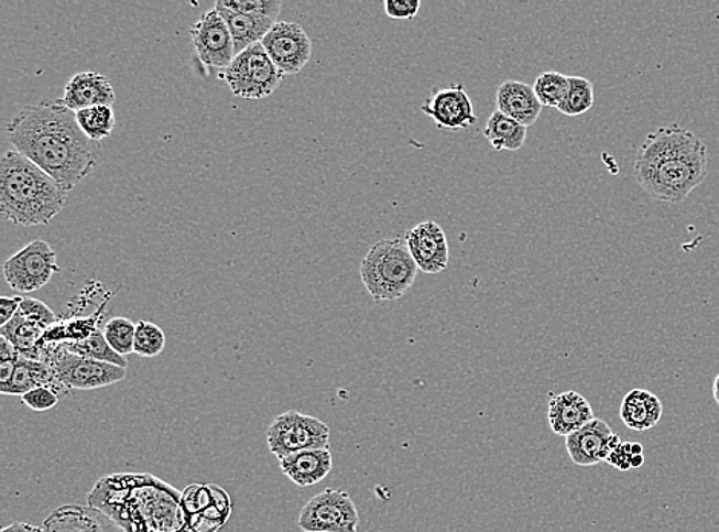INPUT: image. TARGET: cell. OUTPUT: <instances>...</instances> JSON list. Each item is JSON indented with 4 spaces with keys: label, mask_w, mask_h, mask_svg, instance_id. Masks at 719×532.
Segmentation results:
<instances>
[{
    "label": "cell",
    "mask_w": 719,
    "mask_h": 532,
    "mask_svg": "<svg viewBox=\"0 0 719 532\" xmlns=\"http://www.w3.org/2000/svg\"><path fill=\"white\" fill-rule=\"evenodd\" d=\"M417 272L420 268L401 238L374 242L359 268L363 285L377 303L402 298L413 287Z\"/></svg>",
    "instance_id": "5"
},
{
    "label": "cell",
    "mask_w": 719,
    "mask_h": 532,
    "mask_svg": "<svg viewBox=\"0 0 719 532\" xmlns=\"http://www.w3.org/2000/svg\"><path fill=\"white\" fill-rule=\"evenodd\" d=\"M713 398H715V402H717V404L719 405V374L713 382Z\"/></svg>",
    "instance_id": "45"
},
{
    "label": "cell",
    "mask_w": 719,
    "mask_h": 532,
    "mask_svg": "<svg viewBox=\"0 0 719 532\" xmlns=\"http://www.w3.org/2000/svg\"><path fill=\"white\" fill-rule=\"evenodd\" d=\"M19 312H21L22 315H25L26 318L36 321V323L46 328L57 326V324L61 323L56 313L51 311L48 305L39 300L23 298Z\"/></svg>",
    "instance_id": "34"
},
{
    "label": "cell",
    "mask_w": 719,
    "mask_h": 532,
    "mask_svg": "<svg viewBox=\"0 0 719 532\" xmlns=\"http://www.w3.org/2000/svg\"><path fill=\"white\" fill-rule=\"evenodd\" d=\"M261 45L283 76H295L311 62V37L295 22H276Z\"/></svg>",
    "instance_id": "12"
},
{
    "label": "cell",
    "mask_w": 719,
    "mask_h": 532,
    "mask_svg": "<svg viewBox=\"0 0 719 532\" xmlns=\"http://www.w3.org/2000/svg\"><path fill=\"white\" fill-rule=\"evenodd\" d=\"M209 504H213V496H210L209 485H189V487L182 492V508L183 512H185V520L193 518V515L200 514V512L206 510Z\"/></svg>",
    "instance_id": "33"
},
{
    "label": "cell",
    "mask_w": 719,
    "mask_h": 532,
    "mask_svg": "<svg viewBox=\"0 0 719 532\" xmlns=\"http://www.w3.org/2000/svg\"><path fill=\"white\" fill-rule=\"evenodd\" d=\"M593 101L596 94L591 82L585 77L569 76L568 93L557 109L563 116H584L593 107Z\"/></svg>",
    "instance_id": "28"
},
{
    "label": "cell",
    "mask_w": 719,
    "mask_h": 532,
    "mask_svg": "<svg viewBox=\"0 0 719 532\" xmlns=\"http://www.w3.org/2000/svg\"><path fill=\"white\" fill-rule=\"evenodd\" d=\"M593 410L588 399L577 391H565L560 394H551L548 422L551 430L558 436L568 437L577 430L593 421Z\"/></svg>",
    "instance_id": "18"
},
{
    "label": "cell",
    "mask_w": 719,
    "mask_h": 532,
    "mask_svg": "<svg viewBox=\"0 0 719 532\" xmlns=\"http://www.w3.org/2000/svg\"><path fill=\"white\" fill-rule=\"evenodd\" d=\"M45 532H124L115 520L91 504H65L43 522Z\"/></svg>",
    "instance_id": "16"
},
{
    "label": "cell",
    "mask_w": 719,
    "mask_h": 532,
    "mask_svg": "<svg viewBox=\"0 0 719 532\" xmlns=\"http://www.w3.org/2000/svg\"><path fill=\"white\" fill-rule=\"evenodd\" d=\"M137 324L128 318L109 319L104 328L105 338L112 350L127 358L128 355L134 354V338Z\"/></svg>",
    "instance_id": "31"
},
{
    "label": "cell",
    "mask_w": 719,
    "mask_h": 532,
    "mask_svg": "<svg viewBox=\"0 0 719 532\" xmlns=\"http://www.w3.org/2000/svg\"><path fill=\"white\" fill-rule=\"evenodd\" d=\"M39 387H53L57 393H68V390L56 381L48 363L19 356L13 377L0 386V393L8 397H23Z\"/></svg>",
    "instance_id": "21"
},
{
    "label": "cell",
    "mask_w": 719,
    "mask_h": 532,
    "mask_svg": "<svg viewBox=\"0 0 719 532\" xmlns=\"http://www.w3.org/2000/svg\"><path fill=\"white\" fill-rule=\"evenodd\" d=\"M298 525L304 532H358V508L349 492L327 488L304 504Z\"/></svg>",
    "instance_id": "9"
},
{
    "label": "cell",
    "mask_w": 719,
    "mask_h": 532,
    "mask_svg": "<svg viewBox=\"0 0 719 532\" xmlns=\"http://www.w3.org/2000/svg\"><path fill=\"white\" fill-rule=\"evenodd\" d=\"M405 242L421 272L435 275L448 268L447 235L436 221H422L406 230Z\"/></svg>",
    "instance_id": "14"
},
{
    "label": "cell",
    "mask_w": 719,
    "mask_h": 532,
    "mask_svg": "<svg viewBox=\"0 0 719 532\" xmlns=\"http://www.w3.org/2000/svg\"><path fill=\"white\" fill-rule=\"evenodd\" d=\"M233 96L246 100H261L279 89L283 74L269 57L261 43L237 54L228 69L220 73Z\"/></svg>",
    "instance_id": "7"
},
{
    "label": "cell",
    "mask_w": 719,
    "mask_h": 532,
    "mask_svg": "<svg viewBox=\"0 0 719 532\" xmlns=\"http://www.w3.org/2000/svg\"><path fill=\"white\" fill-rule=\"evenodd\" d=\"M221 18L228 23L230 34H232L233 45H236V56L242 51L263 42L269 31L275 26L276 19L260 18V15H249L232 13V11L222 10L214 7Z\"/></svg>",
    "instance_id": "24"
},
{
    "label": "cell",
    "mask_w": 719,
    "mask_h": 532,
    "mask_svg": "<svg viewBox=\"0 0 719 532\" xmlns=\"http://www.w3.org/2000/svg\"><path fill=\"white\" fill-rule=\"evenodd\" d=\"M280 467L293 484L298 487H312L323 482L330 475L334 456L330 449H306L283 457L280 459Z\"/></svg>",
    "instance_id": "20"
},
{
    "label": "cell",
    "mask_w": 719,
    "mask_h": 532,
    "mask_svg": "<svg viewBox=\"0 0 719 532\" xmlns=\"http://www.w3.org/2000/svg\"><path fill=\"white\" fill-rule=\"evenodd\" d=\"M632 455H643V445L639 444V442H632Z\"/></svg>",
    "instance_id": "44"
},
{
    "label": "cell",
    "mask_w": 719,
    "mask_h": 532,
    "mask_svg": "<svg viewBox=\"0 0 719 532\" xmlns=\"http://www.w3.org/2000/svg\"><path fill=\"white\" fill-rule=\"evenodd\" d=\"M22 301L23 298H21V296H14V298L2 296V298H0V327L7 326V324L18 315Z\"/></svg>",
    "instance_id": "38"
},
{
    "label": "cell",
    "mask_w": 719,
    "mask_h": 532,
    "mask_svg": "<svg viewBox=\"0 0 719 532\" xmlns=\"http://www.w3.org/2000/svg\"><path fill=\"white\" fill-rule=\"evenodd\" d=\"M215 7L232 13L260 15V18H279L283 3L281 0H218Z\"/></svg>",
    "instance_id": "32"
},
{
    "label": "cell",
    "mask_w": 719,
    "mask_h": 532,
    "mask_svg": "<svg viewBox=\"0 0 719 532\" xmlns=\"http://www.w3.org/2000/svg\"><path fill=\"white\" fill-rule=\"evenodd\" d=\"M209 485L210 496H213L215 507L230 519V515H232V500H230L228 492H226L225 488L218 487V485Z\"/></svg>",
    "instance_id": "39"
},
{
    "label": "cell",
    "mask_w": 719,
    "mask_h": 532,
    "mask_svg": "<svg viewBox=\"0 0 719 532\" xmlns=\"http://www.w3.org/2000/svg\"><path fill=\"white\" fill-rule=\"evenodd\" d=\"M663 404L656 394L643 389L629 391L620 406V417L629 430L647 432L662 421Z\"/></svg>",
    "instance_id": "22"
},
{
    "label": "cell",
    "mask_w": 719,
    "mask_h": 532,
    "mask_svg": "<svg viewBox=\"0 0 719 532\" xmlns=\"http://www.w3.org/2000/svg\"><path fill=\"white\" fill-rule=\"evenodd\" d=\"M58 270L57 253L48 242L36 240L8 258L3 264V276L13 291L33 293L48 284Z\"/></svg>",
    "instance_id": "10"
},
{
    "label": "cell",
    "mask_w": 719,
    "mask_h": 532,
    "mask_svg": "<svg viewBox=\"0 0 719 532\" xmlns=\"http://www.w3.org/2000/svg\"><path fill=\"white\" fill-rule=\"evenodd\" d=\"M166 346V336L157 324L150 321H139L137 323L134 338V354L140 358H155L164 350Z\"/></svg>",
    "instance_id": "30"
},
{
    "label": "cell",
    "mask_w": 719,
    "mask_h": 532,
    "mask_svg": "<svg viewBox=\"0 0 719 532\" xmlns=\"http://www.w3.org/2000/svg\"><path fill=\"white\" fill-rule=\"evenodd\" d=\"M42 361L48 363L54 378L66 390H97L127 379V369L69 354L62 346L43 347Z\"/></svg>",
    "instance_id": "6"
},
{
    "label": "cell",
    "mask_w": 719,
    "mask_h": 532,
    "mask_svg": "<svg viewBox=\"0 0 719 532\" xmlns=\"http://www.w3.org/2000/svg\"><path fill=\"white\" fill-rule=\"evenodd\" d=\"M18 350H15L13 344L8 341V339L0 336V362L2 361H14L19 358Z\"/></svg>",
    "instance_id": "40"
},
{
    "label": "cell",
    "mask_w": 719,
    "mask_h": 532,
    "mask_svg": "<svg viewBox=\"0 0 719 532\" xmlns=\"http://www.w3.org/2000/svg\"><path fill=\"white\" fill-rule=\"evenodd\" d=\"M177 532H193V531H190L189 528H185V530L177 531Z\"/></svg>",
    "instance_id": "46"
},
{
    "label": "cell",
    "mask_w": 719,
    "mask_h": 532,
    "mask_svg": "<svg viewBox=\"0 0 719 532\" xmlns=\"http://www.w3.org/2000/svg\"><path fill=\"white\" fill-rule=\"evenodd\" d=\"M61 401V394L53 387H39L23 394L22 402L33 412H48Z\"/></svg>",
    "instance_id": "35"
},
{
    "label": "cell",
    "mask_w": 719,
    "mask_h": 532,
    "mask_svg": "<svg viewBox=\"0 0 719 532\" xmlns=\"http://www.w3.org/2000/svg\"><path fill=\"white\" fill-rule=\"evenodd\" d=\"M534 93L542 107L558 108L569 88V76L557 72L542 73L535 78Z\"/></svg>",
    "instance_id": "29"
},
{
    "label": "cell",
    "mask_w": 719,
    "mask_h": 532,
    "mask_svg": "<svg viewBox=\"0 0 719 532\" xmlns=\"http://www.w3.org/2000/svg\"><path fill=\"white\" fill-rule=\"evenodd\" d=\"M384 10L390 19L412 21L420 14L421 2L420 0H385Z\"/></svg>",
    "instance_id": "36"
},
{
    "label": "cell",
    "mask_w": 719,
    "mask_h": 532,
    "mask_svg": "<svg viewBox=\"0 0 719 532\" xmlns=\"http://www.w3.org/2000/svg\"><path fill=\"white\" fill-rule=\"evenodd\" d=\"M190 37L198 61L207 68L222 73L236 58V45L228 23L215 8L194 23Z\"/></svg>",
    "instance_id": "11"
},
{
    "label": "cell",
    "mask_w": 719,
    "mask_h": 532,
    "mask_svg": "<svg viewBox=\"0 0 719 532\" xmlns=\"http://www.w3.org/2000/svg\"><path fill=\"white\" fill-rule=\"evenodd\" d=\"M636 183L658 202H686L707 175V146L677 123L647 134L636 154Z\"/></svg>",
    "instance_id": "2"
},
{
    "label": "cell",
    "mask_w": 719,
    "mask_h": 532,
    "mask_svg": "<svg viewBox=\"0 0 719 532\" xmlns=\"http://www.w3.org/2000/svg\"><path fill=\"white\" fill-rule=\"evenodd\" d=\"M66 192L37 164L11 150L0 160V214L18 226L50 225L66 205Z\"/></svg>",
    "instance_id": "4"
},
{
    "label": "cell",
    "mask_w": 719,
    "mask_h": 532,
    "mask_svg": "<svg viewBox=\"0 0 719 532\" xmlns=\"http://www.w3.org/2000/svg\"><path fill=\"white\" fill-rule=\"evenodd\" d=\"M76 117L84 134L96 143L111 135L116 128V115L112 107L81 109L76 112Z\"/></svg>",
    "instance_id": "27"
},
{
    "label": "cell",
    "mask_w": 719,
    "mask_h": 532,
    "mask_svg": "<svg viewBox=\"0 0 719 532\" xmlns=\"http://www.w3.org/2000/svg\"><path fill=\"white\" fill-rule=\"evenodd\" d=\"M483 135L494 151H520L526 142L527 128L494 111L487 121Z\"/></svg>",
    "instance_id": "25"
},
{
    "label": "cell",
    "mask_w": 719,
    "mask_h": 532,
    "mask_svg": "<svg viewBox=\"0 0 719 532\" xmlns=\"http://www.w3.org/2000/svg\"><path fill=\"white\" fill-rule=\"evenodd\" d=\"M268 445L279 459L306 449H330V426L318 417L291 410L273 419Z\"/></svg>",
    "instance_id": "8"
},
{
    "label": "cell",
    "mask_w": 719,
    "mask_h": 532,
    "mask_svg": "<svg viewBox=\"0 0 719 532\" xmlns=\"http://www.w3.org/2000/svg\"><path fill=\"white\" fill-rule=\"evenodd\" d=\"M18 359H14V361L0 362V386H2V383H7L10 381L11 377H13L15 362H18Z\"/></svg>",
    "instance_id": "42"
},
{
    "label": "cell",
    "mask_w": 719,
    "mask_h": 532,
    "mask_svg": "<svg viewBox=\"0 0 719 532\" xmlns=\"http://www.w3.org/2000/svg\"><path fill=\"white\" fill-rule=\"evenodd\" d=\"M632 442H621L619 448L613 449L611 455L608 456L609 465H612L613 468L620 469V471H628L632 468Z\"/></svg>",
    "instance_id": "37"
},
{
    "label": "cell",
    "mask_w": 719,
    "mask_h": 532,
    "mask_svg": "<svg viewBox=\"0 0 719 532\" xmlns=\"http://www.w3.org/2000/svg\"><path fill=\"white\" fill-rule=\"evenodd\" d=\"M124 532H177L187 528L182 495L151 475L105 477L89 496Z\"/></svg>",
    "instance_id": "3"
},
{
    "label": "cell",
    "mask_w": 719,
    "mask_h": 532,
    "mask_svg": "<svg viewBox=\"0 0 719 532\" xmlns=\"http://www.w3.org/2000/svg\"><path fill=\"white\" fill-rule=\"evenodd\" d=\"M421 111L444 129H467L478 123L475 107L462 84L435 89Z\"/></svg>",
    "instance_id": "13"
},
{
    "label": "cell",
    "mask_w": 719,
    "mask_h": 532,
    "mask_svg": "<svg viewBox=\"0 0 719 532\" xmlns=\"http://www.w3.org/2000/svg\"><path fill=\"white\" fill-rule=\"evenodd\" d=\"M11 146L37 164L69 194L99 163V146L77 123L76 112L61 99L29 105L7 127Z\"/></svg>",
    "instance_id": "1"
},
{
    "label": "cell",
    "mask_w": 719,
    "mask_h": 532,
    "mask_svg": "<svg viewBox=\"0 0 719 532\" xmlns=\"http://www.w3.org/2000/svg\"><path fill=\"white\" fill-rule=\"evenodd\" d=\"M61 100L66 108L77 112L92 107H112L116 93L104 74L86 72L72 77Z\"/></svg>",
    "instance_id": "17"
},
{
    "label": "cell",
    "mask_w": 719,
    "mask_h": 532,
    "mask_svg": "<svg viewBox=\"0 0 719 532\" xmlns=\"http://www.w3.org/2000/svg\"><path fill=\"white\" fill-rule=\"evenodd\" d=\"M612 436L611 426L596 417L584 428L577 430L576 433L566 437V452H568L570 460L578 467H593V465L606 462L611 455L609 442Z\"/></svg>",
    "instance_id": "15"
},
{
    "label": "cell",
    "mask_w": 719,
    "mask_h": 532,
    "mask_svg": "<svg viewBox=\"0 0 719 532\" xmlns=\"http://www.w3.org/2000/svg\"><path fill=\"white\" fill-rule=\"evenodd\" d=\"M61 346L66 348L69 354L96 359V361L115 363V366H119L121 369H128L127 358L112 350L107 338H105L104 332L96 330L89 338L84 339V341L62 343Z\"/></svg>",
    "instance_id": "26"
},
{
    "label": "cell",
    "mask_w": 719,
    "mask_h": 532,
    "mask_svg": "<svg viewBox=\"0 0 719 532\" xmlns=\"http://www.w3.org/2000/svg\"><path fill=\"white\" fill-rule=\"evenodd\" d=\"M48 328L26 318L21 312L7 326L0 327V336L13 344L22 358L42 361V341Z\"/></svg>",
    "instance_id": "23"
},
{
    "label": "cell",
    "mask_w": 719,
    "mask_h": 532,
    "mask_svg": "<svg viewBox=\"0 0 719 532\" xmlns=\"http://www.w3.org/2000/svg\"><path fill=\"white\" fill-rule=\"evenodd\" d=\"M643 464H644L643 455L632 457V462H631L632 468H641L643 467Z\"/></svg>",
    "instance_id": "43"
},
{
    "label": "cell",
    "mask_w": 719,
    "mask_h": 532,
    "mask_svg": "<svg viewBox=\"0 0 719 532\" xmlns=\"http://www.w3.org/2000/svg\"><path fill=\"white\" fill-rule=\"evenodd\" d=\"M0 532H45V530H43V526H34L30 525V523L14 522L2 528Z\"/></svg>",
    "instance_id": "41"
},
{
    "label": "cell",
    "mask_w": 719,
    "mask_h": 532,
    "mask_svg": "<svg viewBox=\"0 0 719 532\" xmlns=\"http://www.w3.org/2000/svg\"><path fill=\"white\" fill-rule=\"evenodd\" d=\"M495 101H498V111L526 128L533 127L542 115V104L535 96L533 86L525 82H503L499 86Z\"/></svg>",
    "instance_id": "19"
}]
</instances>
